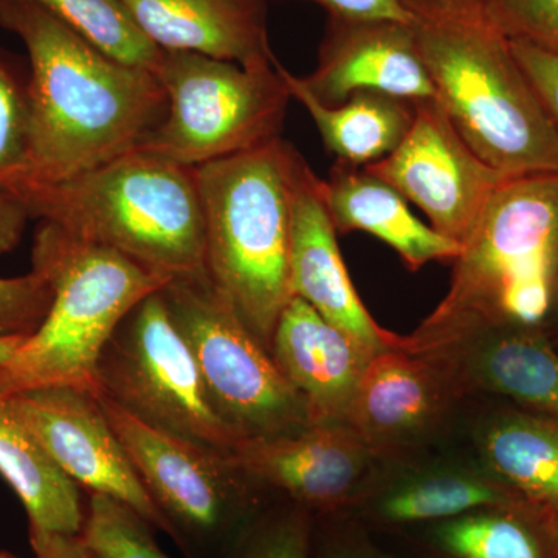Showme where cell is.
I'll list each match as a JSON object with an SVG mask.
<instances>
[{
	"label": "cell",
	"mask_w": 558,
	"mask_h": 558,
	"mask_svg": "<svg viewBox=\"0 0 558 558\" xmlns=\"http://www.w3.org/2000/svg\"><path fill=\"white\" fill-rule=\"evenodd\" d=\"M279 72L292 98L314 120L325 148L354 167H368L389 156L409 134L416 116L414 101L381 92H357L339 106H325L281 62Z\"/></svg>",
	"instance_id": "24"
},
{
	"label": "cell",
	"mask_w": 558,
	"mask_h": 558,
	"mask_svg": "<svg viewBox=\"0 0 558 558\" xmlns=\"http://www.w3.org/2000/svg\"><path fill=\"white\" fill-rule=\"evenodd\" d=\"M32 267L47 279L53 300L43 325L0 366V398L46 387L100 392L98 362L110 337L171 279L47 222L36 230Z\"/></svg>",
	"instance_id": "6"
},
{
	"label": "cell",
	"mask_w": 558,
	"mask_h": 558,
	"mask_svg": "<svg viewBox=\"0 0 558 558\" xmlns=\"http://www.w3.org/2000/svg\"><path fill=\"white\" fill-rule=\"evenodd\" d=\"M3 399L70 480L90 494L131 506L154 527L168 534L163 517L140 483L102 410L100 392L46 387Z\"/></svg>",
	"instance_id": "13"
},
{
	"label": "cell",
	"mask_w": 558,
	"mask_h": 558,
	"mask_svg": "<svg viewBox=\"0 0 558 558\" xmlns=\"http://www.w3.org/2000/svg\"><path fill=\"white\" fill-rule=\"evenodd\" d=\"M325 199V180L307 161L296 168L292 199L290 286L293 296L359 341L371 354L399 347L400 336L381 328L352 284Z\"/></svg>",
	"instance_id": "15"
},
{
	"label": "cell",
	"mask_w": 558,
	"mask_h": 558,
	"mask_svg": "<svg viewBox=\"0 0 558 558\" xmlns=\"http://www.w3.org/2000/svg\"><path fill=\"white\" fill-rule=\"evenodd\" d=\"M0 558H17L13 556V554L9 553V550H0Z\"/></svg>",
	"instance_id": "40"
},
{
	"label": "cell",
	"mask_w": 558,
	"mask_h": 558,
	"mask_svg": "<svg viewBox=\"0 0 558 558\" xmlns=\"http://www.w3.org/2000/svg\"><path fill=\"white\" fill-rule=\"evenodd\" d=\"M325 199L337 234L365 231L395 250L411 271L436 260H454L458 242L411 213L409 202L363 167L336 160L325 180Z\"/></svg>",
	"instance_id": "21"
},
{
	"label": "cell",
	"mask_w": 558,
	"mask_h": 558,
	"mask_svg": "<svg viewBox=\"0 0 558 558\" xmlns=\"http://www.w3.org/2000/svg\"><path fill=\"white\" fill-rule=\"evenodd\" d=\"M416 531L421 558H557L548 517L524 501L473 510Z\"/></svg>",
	"instance_id": "25"
},
{
	"label": "cell",
	"mask_w": 558,
	"mask_h": 558,
	"mask_svg": "<svg viewBox=\"0 0 558 558\" xmlns=\"http://www.w3.org/2000/svg\"><path fill=\"white\" fill-rule=\"evenodd\" d=\"M550 534H553L554 548L558 558V515L550 517L549 519Z\"/></svg>",
	"instance_id": "39"
},
{
	"label": "cell",
	"mask_w": 558,
	"mask_h": 558,
	"mask_svg": "<svg viewBox=\"0 0 558 558\" xmlns=\"http://www.w3.org/2000/svg\"><path fill=\"white\" fill-rule=\"evenodd\" d=\"M315 517L295 502L264 508L227 558H314Z\"/></svg>",
	"instance_id": "28"
},
{
	"label": "cell",
	"mask_w": 558,
	"mask_h": 558,
	"mask_svg": "<svg viewBox=\"0 0 558 558\" xmlns=\"http://www.w3.org/2000/svg\"><path fill=\"white\" fill-rule=\"evenodd\" d=\"M97 384L100 395L149 427L216 450L241 440L213 409L161 290L140 301L110 337Z\"/></svg>",
	"instance_id": "10"
},
{
	"label": "cell",
	"mask_w": 558,
	"mask_h": 558,
	"mask_svg": "<svg viewBox=\"0 0 558 558\" xmlns=\"http://www.w3.org/2000/svg\"><path fill=\"white\" fill-rule=\"evenodd\" d=\"M229 453L264 494L281 495L314 517L349 512L385 465L348 424L245 438Z\"/></svg>",
	"instance_id": "12"
},
{
	"label": "cell",
	"mask_w": 558,
	"mask_h": 558,
	"mask_svg": "<svg viewBox=\"0 0 558 558\" xmlns=\"http://www.w3.org/2000/svg\"><path fill=\"white\" fill-rule=\"evenodd\" d=\"M0 25L22 40L32 68L21 179L61 182L101 167L142 148L167 116L156 73L113 60L43 7L0 0Z\"/></svg>",
	"instance_id": "1"
},
{
	"label": "cell",
	"mask_w": 558,
	"mask_h": 558,
	"mask_svg": "<svg viewBox=\"0 0 558 558\" xmlns=\"http://www.w3.org/2000/svg\"><path fill=\"white\" fill-rule=\"evenodd\" d=\"M473 442L495 478L548 519L558 515V417L497 407L476 421Z\"/></svg>",
	"instance_id": "22"
},
{
	"label": "cell",
	"mask_w": 558,
	"mask_h": 558,
	"mask_svg": "<svg viewBox=\"0 0 558 558\" xmlns=\"http://www.w3.org/2000/svg\"><path fill=\"white\" fill-rule=\"evenodd\" d=\"M28 216L113 250L170 279L204 274L196 170L135 149L61 182L21 179L7 190Z\"/></svg>",
	"instance_id": "4"
},
{
	"label": "cell",
	"mask_w": 558,
	"mask_h": 558,
	"mask_svg": "<svg viewBox=\"0 0 558 558\" xmlns=\"http://www.w3.org/2000/svg\"><path fill=\"white\" fill-rule=\"evenodd\" d=\"M303 157L282 138L196 170L205 270L264 348H271L290 286L292 199Z\"/></svg>",
	"instance_id": "5"
},
{
	"label": "cell",
	"mask_w": 558,
	"mask_h": 558,
	"mask_svg": "<svg viewBox=\"0 0 558 558\" xmlns=\"http://www.w3.org/2000/svg\"><path fill=\"white\" fill-rule=\"evenodd\" d=\"M510 49L558 132V57L515 40H510Z\"/></svg>",
	"instance_id": "33"
},
{
	"label": "cell",
	"mask_w": 558,
	"mask_h": 558,
	"mask_svg": "<svg viewBox=\"0 0 558 558\" xmlns=\"http://www.w3.org/2000/svg\"><path fill=\"white\" fill-rule=\"evenodd\" d=\"M157 49L190 51L236 64L277 60L266 0H120Z\"/></svg>",
	"instance_id": "20"
},
{
	"label": "cell",
	"mask_w": 558,
	"mask_h": 558,
	"mask_svg": "<svg viewBox=\"0 0 558 558\" xmlns=\"http://www.w3.org/2000/svg\"><path fill=\"white\" fill-rule=\"evenodd\" d=\"M0 476L21 499L31 535H81L86 510L80 486L44 450L0 398Z\"/></svg>",
	"instance_id": "23"
},
{
	"label": "cell",
	"mask_w": 558,
	"mask_h": 558,
	"mask_svg": "<svg viewBox=\"0 0 558 558\" xmlns=\"http://www.w3.org/2000/svg\"><path fill=\"white\" fill-rule=\"evenodd\" d=\"M153 527L119 499L90 494L81 537L98 558H171L157 545Z\"/></svg>",
	"instance_id": "27"
},
{
	"label": "cell",
	"mask_w": 558,
	"mask_h": 558,
	"mask_svg": "<svg viewBox=\"0 0 558 558\" xmlns=\"http://www.w3.org/2000/svg\"><path fill=\"white\" fill-rule=\"evenodd\" d=\"M418 51L450 123L501 178L558 174V132L478 0H411Z\"/></svg>",
	"instance_id": "2"
},
{
	"label": "cell",
	"mask_w": 558,
	"mask_h": 558,
	"mask_svg": "<svg viewBox=\"0 0 558 558\" xmlns=\"http://www.w3.org/2000/svg\"><path fill=\"white\" fill-rule=\"evenodd\" d=\"M329 11L330 17L354 21H416L411 0H311Z\"/></svg>",
	"instance_id": "34"
},
{
	"label": "cell",
	"mask_w": 558,
	"mask_h": 558,
	"mask_svg": "<svg viewBox=\"0 0 558 558\" xmlns=\"http://www.w3.org/2000/svg\"><path fill=\"white\" fill-rule=\"evenodd\" d=\"M154 73L167 92L168 110L138 149L197 168L281 138L292 95L279 61L244 68L161 50Z\"/></svg>",
	"instance_id": "7"
},
{
	"label": "cell",
	"mask_w": 558,
	"mask_h": 558,
	"mask_svg": "<svg viewBox=\"0 0 558 558\" xmlns=\"http://www.w3.org/2000/svg\"><path fill=\"white\" fill-rule=\"evenodd\" d=\"M381 468L349 510L366 527L418 529L490 506L523 501L478 461L410 462Z\"/></svg>",
	"instance_id": "18"
},
{
	"label": "cell",
	"mask_w": 558,
	"mask_h": 558,
	"mask_svg": "<svg viewBox=\"0 0 558 558\" xmlns=\"http://www.w3.org/2000/svg\"><path fill=\"white\" fill-rule=\"evenodd\" d=\"M417 354L438 359L465 399L495 396L558 417V348L543 326L476 330Z\"/></svg>",
	"instance_id": "17"
},
{
	"label": "cell",
	"mask_w": 558,
	"mask_h": 558,
	"mask_svg": "<svg viewBox=\"0 0 558 558\" xmlns=\"http://www.w3.org/2000/svg\"><path fill=\"white\" fill-rule=\"evenodd\" d=\"M28 219L24 205L13 194L0 190V259L20 245Z\"/></svg>",
	"instance_id": "35"
},
{
	"label": "cell",
	"mask_w": 558,
	"mask_h": 558,
	"mask_svg": "<svg viewBox=\"0 0 558 558\" xmlns=\"http://www.w3.org/2000/svg\"><path fill=\"white\" fill-rule=\"evenodd\" d=\"M25 339L27 337L24 336H0V366L5 365L16 354Z\"/></svg>",
	"instance_id": "37"
},
{
	"label": "cell",
	"mask_w": 558,
	"mask_h": 558,
	"mask_svg": "<svg viewBox=\"0 0 558 558\" xmlns=\"http://www.w3.org/2000/svg\"><path fill=\"white\" fill-rule=\"evenodd\" d=\"M51 300L50 284L38 271L0 278V336L31 337L49 314Z\"/></svg>",
	"instance_id": "31"
},
{
	"label": "cell",
	"mask_w": 558,
	"mask_h": 558,
	"mask_svg": "<svg viewBox=\"0 0 558 558\" xmlns=\"http://www.w3.org/2000/svg\"><path fill=\"white\" fill-rule=\"evenodd\" d=\"M102 410L140 483L191 558H227L263 509L264 492L231 461L209 449L143 424L100 395Z\"/></svg>",
	"instance_id": "8"
},
{
	"label": "cell",
	"mask_w": 558,
	"mask_h": 558,
	"mask_svg": "<svg viewBox=\"0 0 558 558\" xmlns=\"http://www.w3.org/2000/svg\"><path fill=\"white\" fill-rule=\"evenodd\" d=\"M299 81L325 106L366 90L410 101L435 98L413 24L402 22L330 17L317 69Z\"/></svg>",
	"instance_id": "16"
},
{
	"label": "cell",
	"mask_w": 558,
	"mask_h": 558,
	"mask_svg": "<svg viewBox=\"0 0 558 558\" xmlns=\"http://www.w3.org/2000/svg\"><path fill=\"white\" fill-rule=\"evenodd\" d=\"M464 400L438 359L389 348L371 359L347 424L380 462L395 464L438 438Z\"/></svg>",
	"instance_id": "14"
},
{
	"label": "cell",
	"mask_w": 558,
	"mask_h": 558,
	"mask_svg": "<svg viewBox=\"0 0 558 558\" xmlns=\"http://www.w3.org/2000/svg\"><path fill=\"white\" fill-rule=\"evenodd\" d=\"M545 330L548 332L550 340H553L558 348V284L556 292H554L553 304H550L548 318H546L545 322Z\"/></svg>",
	"instance_id": "38"
},
{
	"label": "cell",
	"mask_w": 558,
	"mask_h": 558,
	"mask_svg": "<svg viewBox=\"0 0 558 558\" xmlns=\"http://www.w3.org/2000/svg\"><path fill=\"white\" fill-rule=\"evenodd\" d=\"M315 558H392L371 539L363 523L348 512L315 517Z\"/></svg>",
	"instance_id": "32"
},
{
	"label": "cell",
	"mask_w": 558,
	"mask_h": 558,
	"mask_svg": "<svg viewBox=\"0 0 558 558\" xmlns=\"http://www.w3.org/2000/svg\"><path fill=\"white\" fill-rule=\"evenodd\" d=\"M36 3L113 60L154 72L161 50L150 43L120 0H22Z\"/></svg>",
	"instance_id": "26"
},
{
	"label": "cell",
	"mask_w": 558,
	"mask_h": 558,
	"mask_svg": "<svg viewBox=\"0 0 558 558\" xmlns=\"http://www.w3.org/2000/svg\"><path fill=\"white\" fill-rule=\"evenodd\" d=\"M439 2H472V0H439Z\"/></svg>",
	"instance_id": "41"
},
{
	"label": "cell",
	"mask_w": 558,
	"mask_h": 558,
	"mask_svg": "<svg viewBox=\"0 0 558 558\" xmlns=\"http://www.w3.org/2000/svg\"><path fill=\"white\" fill-rule=\"evenodd\" d=\"M36 558H98L81 535H31Z\"/></svg>",
	"instance_id": "36"
},
{
	"label": "cell",
	"mask_w": 558,
	"mask_h": 558,
	"mask_svg": "<svg viewBox=\"0 0 558 558\" xmlns=\"http://www.w3.org/2000/svg\"><path fill=\"white\" fill-rule=\"evenodd\" d=\"M271 357L306 403L311 425L347 424L368 349L293 296L275 328Z\"/></svg>",
	"instance_id": "19"
},
{
	"label": "cell",
	"mask_w": 558,
	"mask_h": 558,
	"mask_svg": "<svg viewBox=\"0 0 558 558\" xmlns=\"http://www.w3.org/2000/svg\"><path fill=\"white\" fill-rule=\"evenodd\" d=\"M27 89H22L0 61V190H9L27 172Z\"/></svg>",
	"instance_id": "30"
},
{
	"label": "cell",
	"mask_w": 558,
	"mask_h": 558,
	"mask_svg": "<svg viewBox=\"0 0 558 558\" xmlns=\"http://www.w3.org/2000/svg\"><path fill=\"white\" fill-rule=\"evenodd\" d=\"M314 558H315V556H314Z\"/></svg>",
	"instance_id": "42"
},
{
	"label": "cell",
	"mask_w": 558,
	"mask_h": 558,
	"mask_svg": "<svg viewBox=\"0 0 558 558\" xmlns=\"http://www.w3.org/2000/svg\"><path fill=\"white\" fill-rule=\"evenodd\" d=\"M450 289L398 348L424 352L501 326H543L558 284V174L502 180L453 260Z\"/></svg>",
	"instance_id": "3"
},
{
	"label": "cell",
	"mask_w": 558,
	"mask_h": 558,
	"mask_svg": "<svg viewBox=\"0 0 558 558\" xmlns=\"http://www.w3.org/2000/svg\"><path fill=\"white\" fill-rule=\"evenodd\" d=\"M161 296L196 360L213 409L238 438L310 427L306 403L207 271L171 279Z\"/></svg>",
	"instance_id": "9"
},
{
	"label": "cell",
	"mask_w": 558,
	"mask_h": 558,
	"mask_svg": "<svg viewBox=\"0 0 558 558\" xmlns=\"http://www.w3.org/2000/svg\"><path fill=\"white\" fill-rule=\"evenodd\" d=\"M478 3L506 38L558 57V0H478Z\"/></svg>",
	"instance_id": "29"
},
{
	"label": "cell",
	"mask_w": 558,
	"mask_h": 558,
	"mask_svg": "<svg viewBox=\"0 0 558 558\" xmlns=\"http://www.w3.org/2000/svg\"><path fill=\"white\" fill-rule=\"evenodd\" d=\"M413 124L389 156L365 168L425 213L442 236L462 244L505 178L469 148L436 98L414 101Z\"/></svg>",
	"instance_id": "11"
}]
</instances>
